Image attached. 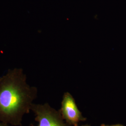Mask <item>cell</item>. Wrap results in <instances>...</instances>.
<instances>
[{
	"mask_svg": "<svg viewBox=\"0 0 126 126\" xmlns=\"http://www.w3.org/2000/svg\"><path fill=\"white\" fill-rule=\"evenodd\" d=\"M37 97V89L28 83L23 69H9L0 77V122L21 126Z\"/></svg>",
	"mask_w": 126,
	"mask_h": 126,
	"instance_id": "1",
	"label": "cell"
},
{
	"mask_svg": "<svg viewBox=\"0 0 126 126\" xmlns=\"http://www.w3.org/2000/svg\"><path fill=\"white\" fill-rule=\"evenodd\" d=\"M31 111L35 114V121L38 123L37 126H73L63 119L59 110L52 108L47 103H33Z\"/></svg>",
	"mask_w": 126,
	"mask_h": 126,
	"instance_id": "2",
	"label": "cell"
},
{
	"mask_svg": "<svg viewBox=\"0 0 126 126\" xmlns=\"http://www.w3.org/2000/svg\"><path fill=\"white\" fill-rule=\"evenodd\" d=\"M59 111L65 122L73 126L78 125L79 122L86 120L78 108L73 96L69 92L63 94Z\"/></svg>",
	"mask_w": 126,
	"mask_h": 126,
	"instance_id": "3",
	"label": "cell"
},
{
	"mask_svg": "<svg viewBox=\"0 0 126 126\" xmlns=\"http://www.w3.org/2000/svg\"><path fill=\"white\" fill-rule=\"evenodd\" d=\"M100 126H124L122 125V124H115V125H107V124H101Z\"/></svg>",
	"mask_w": 126,
	"mask_h": 126,
	"instance_id": "4",
	"label": "cell"
},
{
	"mask_svg": "<svg viewBox=\"0 0 126 126\" xmlns=\"http://www.w3.org/2000/svg\"><path fill=\"white\" fill-rule=\"evenodd\" d=\"M0 126H11L8 124L2 122H0Z\"/></svg>",
	"mask_w": 126,
	"mask_h": 126,
	"instance_id": "5",
	"label": "cell"
},
{
	"mask_svg": "<svg viewBox=\"0 0 126 126\" xmlns=\"http://www.w3.org/2000/svg\"><path fill=\"white\" fill-rule=\"evenodd\" d=\"M91 126L89 125H87V124H86V125H81V126H79L78 125H76V126Z\"/></svg>",
	"mask_w": 126,
	"mask_h": 126,
	"instance_id": "6",
	"label": "cell"
}]
</instances>
